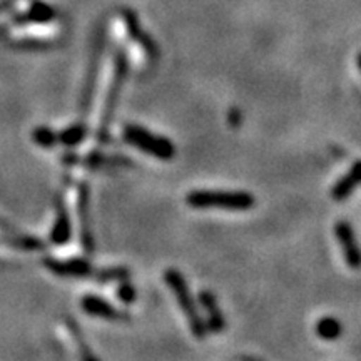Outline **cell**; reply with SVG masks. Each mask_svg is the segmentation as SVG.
I'll list each match as a JSON object with an SVG mask.
<instances>
[{"label":"cell","mask_w":361,"mask_h":361,"mask_svg":"<svg viewBox=\"0 0 361 361\" xmlns=\"http://www.w3.org/2000/svg\"><path fill=\"white\" fill-rule=\"evenodd\" d=\"M335 234L338 238V243H340L343 256H345L346 264L353 269L361 268V250L356 243L353 228H351L350 223L346 221H340L335 226Z\"/></svg>","instance_id":"cell-7"},{"label":"cell","mask_w":361,"mask_h":361,"mask_svg":"<svg viewBox=\"0 0 361 361\" xmlns=\"http://www.w3.org/2000/svg\"><path fill=\"white\" fill-rule=\"evenodd\" d=\"M341 323L336 318H333V316H324V318L316 323V335L322 338V340H336L341 335Z\"/></svg>","instance_id":"cell-16"},{"label":"cell","mask_w":361,"mask_h":361,"mask_svg":"<svg viewBox=\"0 0 361 361\" xmlns=\"http://www.w3.org/2000/svg\"><path fill=\"white\" fill-rule=\"evenodd\" d=\"M361 184V161L355 162L351 166L350 173L345 174L343 178L331 189V197L335 201H343L355 191V188Z\"/></svg>","instance_id":"cell-12"},{"label":"cell","mask_w":361,"mask_h":361,"mask_svg":"<svg viewBox=\"0 0 361 361\" xmlns=\"http://www.w3.org/2000/svg\"><path fill=\"white\" fill-rule=\"evenodd\" d=\"M128 74H129V59H128V54H126V49H121V51H117L116 54L114 78H112L109 90H107V97H106V102H104L101 123H99V129H97V141L101 144H106L109 141L111 124H112V119H114L117 102H119V97H121V90L124 87Z\"/></svg>","instance_id":"cell-1"},{"label":"cell","mask_w":361,"mask_h":361,"mask_svg":"<svg viewBox=\"0 0 361 361\" xmlns=\"http://www.w3.org/2000/svg\"><path fill=\"white\" fill-rule=\"evenodd\" d=\"M130 271L126 266H112V268H102L94 271V278L97 283H121L129 279Z\"/></svg>","instance_id":"cell-15"},{"label":"cell","mask_w":361,"mask_h":361,"mask_svg":"<svg viewBox=\"0 0 361 361\" xmlns=\"http://www.w3.org/2000/svg\"><path fill=\"white\" fill-rule=\"evenodd\" d=\"M102 40H104L102 35L96 40V47H94L92 56H90L87 74H85L82 97H80V112H82V116L89 114L90 104H92V99H94V92H96L99 66H101V57H102Z\"/></svg>","instance_id":"cell-5"},{"label":"cell","mask_w":361,"mask_h":361,"mask_svg":"<svg viewBox=\"0 0 361 361\" xmlns=\"http://www.w3.org/2000/svg\"><path fill=\"white\" fill-rule=\"evenodd\" d=\"M241 119H243L241 111L236 109V107H233V109L228 112V121H229V124L233 126V128H238V126L241 124Z\"/></svg>","instance_id":"cell-20"},{"label":"cell","mask_w":361,"mask_h":361,"mask_svg":"<svg viewBox=\"0 0 361 361\" xmlns=\"http://www.w3.org/2000/svg\"><path fill=\"white\" fill-rule=\"evenodd\" d=\"M186 202L194 209L246 211L256 204V200L246 191H192L186 196Z\"/></svg>","instance_id":"cell-3"},{"label":"cell","mask_w":361,"mask_h":361,"mask_svg":"<svg viewBox=\"0 0 361 361\" xmlns=\"http://www.w3.org/2000/svg\"><path fill=\"white\" fill-rule=\"evenodd\" d=\"M35 141H37L39 144H42V146H52L54 142H56V135H54L52 130L49 129H39L35 130Z\"/></svg>","instance_id":"cell-19"},{"label":"cell","mask_w":361,"mask_h":361,"mask_svg":"<svg viewBox=\"0 0 361 361\" xmlns=\"http://www.w3.org/2000/svg\"><path fill=\"white\" fill-rule=\"evenodd\" d=\"M45 264L49 266V269L54 273L61 274V276H75V278H85V276H94V268L87 259L75 258L69 261H56V259H47Z\"/></svg>","instance_id":"cell-10"},{"label":"cell","mask_w":361,"mask_h":361,"mask_svg":"<svg viewBox=\"0 0 361 361\" xmlns=\"http://www.w3.org/2000/svg\"><path fill=\"white\" fill-rule=\"evenodd\" d=\"M78 211H79V223H80V241L85 252H92L96 247L94 243V233L90 228V204H89V186L87 183L79 184L78 192Z\"/></svg>","instance_id":"cell-8"},{"label":"cell","mask_w":361,"mask_h":361,"mask_svg":"<svg viewBox=\"0 0 361 361\" xmlns=\"http://www.w3.org/2000/svg\"><path fill=\"white\" fill-rule=\"evenodd\" d=\"M123 19L126 24V29H128L129 37L133 39V42L141 45V49L146 52L149 61H157V57H159V47H157V44L152 40L151 35H149L146 30H142L141 24H139L137 16H135L133 11H124Z\"/></svg>","instance_id":"cell-6"},{"label":"cell","mask_w":361,"mask_h":361,"mask_svg":"<svg viewBox=\"0 0 361 361\" xmlns=\"http://www.w3.org/2000/svg\"><path fill=\"white\" fill-rule=\"evenodd\" d=\"M117 298L126 305H130L135 301V288L130 283H128V279L121 281V286L117 288Z\"/></svg>","instance_id":"cell-18"},{"label":"cell","mask_w":361,"mask_h":361,"mask_svg":"<svg viewBox=\"0 0 361 361\" xmlns=\"http://www.w3.org/2000/svg\"><path fill=\"white\" fill-rule=\"evenodd\" d=\"M124 141L134 146L146 154L157 157L161 161H169L176 156V146L168 137L152 134L151 130L141 128V126L129 124L124 128Z\"/></svg>","instance_id":"cell-4"},{"label":"cell","mask_w":361,"mask_h":361,"mask_svg":"<svg viewBox=\"0 0 361 361\" xmlns=\"http://www.w3.org/2000/svg\"><path fill=\"white\" fill-rule=\"evenodd\" d=\"M57 223L54 226L52 241L57 243V245H64V243H67V239L71 238V219L62 200H59L57 202Z\"/></svg>","instance_id":"cell-14"},{"label":"cell","mask_w":361,"mask_h":361,"mask_svg":"<svg viewBox=\"0 0 361 361\" xmlns=\"http://www.w3.org/2000/svg\"><path fill=\"white\" fill-rule=\"evenodd\" d=\"M200 303L206 313L204 323H206L207 331H213V333L223 331L226 326L224 316H223V311L219 310L218 300H216V296L213 295V293L207 291V290H202L200 293Z\"/></svg>","instance_id":"cell-11"},{"label":"cell","mask_w":361,"mask_h":361,"mask_svg":"<svg viewBox=\"0 0 361 361\" xmlns=\"http://www.w3.org/2000/svg\"><path fill=\"white\" fill-rule=\"evenodd\" d=\"M71 162H78V164H85L89 168H107V166H129L130 162L128 157H121V156H104L101 152H92V154L85 156V157H79V156H69Z\"/></svg>","instance_id":"cell-13"},{"label":"cell","mask_w":361,"mask_h":361,"mask_svg":"<svg viewBox=\"0 0 361 361\" xmlns=\"http://www.w3.org/2000/svg\"><path fill=\"white\" fill-rule=\"evenodd\" d=\"M87 135V128H85L84 123H78L74 126H71L69 129H66L64 133L61 134V142L66 144V146H78L85 139Z\"/></svg>","instance_id":"cell-17"},{"label":"cell","mask_w":361,"mask_h":361,"mask_svg":"<svg viewBox=\"0 0 361 361\" xmlns=\"http://www.w3.org/2000/svg\"><path fill=\"white\" fill-rule=\"evenodd\" d=\"M164 281L169 286V290L173 291V295L176 298V301H178L183 314L186 316L192 335L196 336L197 340H204L206 333H207L206 323H204V319L201 318V313H200V310H197L196 301H194L191 291H189L186 279H184V276L179 273L178 269L171 268L164 273Z\"/></svg>","instance_id":"cell-2"},{"label":"cell","mask_w":361,"mask_h":361,"mask_svg":"<svg viewBox=\"0 0 361 361\" xmlns=\"http://www.w3.org/2000/svg\"><path fill=\"white\" fill-rule=\"evenodd\" d=\"M356 62H358V67H360V71H361V52L358 54V59H356Z\"/></svg>","instance_id":"cell-21"},{"label":"cell","mask_w":361,"mask_h":361,"mask_svg":"<svg viewBox=\"0 0 361 361\" xmlns=\"http://www.w3.org/2000/svg\"><path fill=\"white\" fill-rule=\"evenodd\" d=\"M80 305H82V310L85 313L90 316H97V318L109 319V322H129L130 319V316L128 313L117 310L116 306H112L111 303H107L106 300H102V298H99L96 295L84 296Z\"/></svg>","instance_id":"cell-9"}]
</instances>
